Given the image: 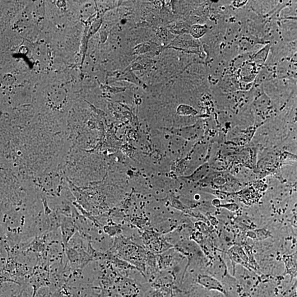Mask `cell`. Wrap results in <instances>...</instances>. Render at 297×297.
<instances>
[{
    "mask_svg": "<svg viewBox=\"0 0 297 297\" xmlns=\"http://www.w3.org/2000/svg\"><path fill=\"white\" fill-rule=\"evenodd\" d=\"M206 32V28L205 26L201 25H196L192 27L191 33L195 38H199L202 36Z\"/></svg>",
    "mask_w": 297,
    "mask_h": 297,
    "instance_id": "7a4b0ae2",
    "label": "cell"
},
{
    "mask_svg": "<svg viewBox=\"0 0 297 297\" xmlns=\"http://www.w3.org/2000/svg\"><path fill=\"white\" fill-rule=\"evenodd\" d=\"M199 282L208 289L221 290V286L219 283L208 276H201L199 278Z\"/></svg>",
    "mask_w": 297,
    "mask_h": 297,
    "instance_id": "6da1fadb",
    "label": "cell"
}]
</instances>
